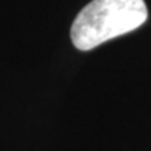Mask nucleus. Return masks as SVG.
I'll use <instances>...</instances> for the list:
<instances>
[{"mask_svg": "<svg viewBox=\"0 0 151 151\" xmlns=\"http://www.w3.org/2000/svg\"><path fill=\"white\" fill-rule=\"evenodd\" d=\"M147 15L144 0H92L76 17L70 39L77 49L91 50L137 29Z\"/></svg>", "mask_w": 151, "mask_h": 151, "instance_id": "nucleus-1", "label": "nucleus"}]
</instances>
